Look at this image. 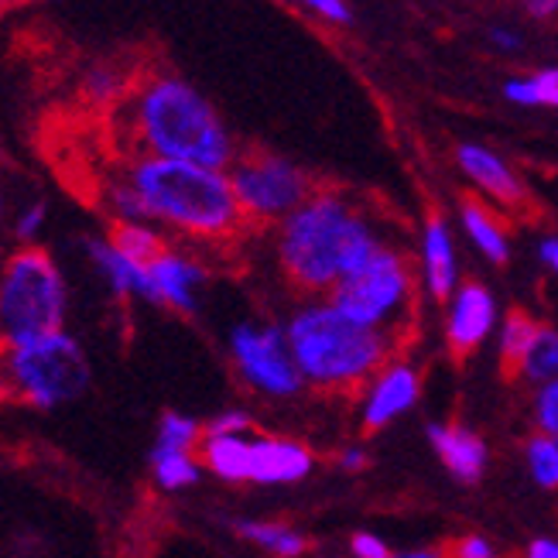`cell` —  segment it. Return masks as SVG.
Here are the masks:
<instances>
[{"mask_svg":"<svg viewBox=\"0 0 558 558\" xmlns=\"http://www.w3.org/2000/svg\"><path fill=\"white\" fill-rule=\"evenodd\" d=\"M446 305V347L456 356H470L480 347L490 343L500 323V305L497 295L483 281H459V288L442 302Z\"/></svg>","mask_w":558,"mask_h":558,"instance_id":"8fae6325","label":"cell"},{"mask_svg":"<svg viewBox=\"0 0 558 558\" xmlns=\"http://www.w3.org/2000/svg\"><path fill=\"white\" fill-rule=\"evenodd\" d=\"M199 463L223 483H251V435H236V439H203Z\"/></svg>","mask_w":558,"mask_h":558,"instance_id":"ffe728a7","label":"cell"},{"mask_svg":"<svg viewBox=\"0 0 558 558\" xmlns=\"http://www.w3.org/2000/svg\"><path fill=\"white\" fill-rule=\"evenodd\" d=\"M0 216H4V192H0Z\"/></svg>","mask_w":558,"mask_h":558,"instance_id":"60d3db41","label":"cell"},{"mask_svg":"<svg viewBox=\"0 0 558 558\" xmlns=\"http://www.w3.org/2000/svg\"><path fill=\"white\" fill-rule=\"evenodd\" d=\"M148 278H151V291H155V305H165L179 315H199L206 284H209V271L196 254L168 244L148 264Z\"/></svg>","mask_w":558,"mask_h":558,"instance_id":"7c38bea8","label":"cell"},{"mask_svg":"<svg viewBox=\"0 0 558 558\" xmlns=\"http://www.w3.org/2000/svg\"><path fill=\"white\" fill-rule=\"evenodd\" d=\"M524 558H558V542L555 538H535V542H527Z\"/></svg>","mask_w":558,"mask_h":558,"instance_id":"74e56055","label":"cell"},{"mask_svg":"<svg viewBox=\"0 0 558 558\" xmlns=\"http://www.w3.org/2000/svg\"><path fill=\"white\" fill-rule=\"evenodd\" d=\"M514 374L521 380H527L531 387H542V384L555 380V374H558V332H555V326H545V323L538 326L535 339H531L527 350L521 353Z\"/></svg>","mask_w":558,"mask_h":558,"instance_id":"44dd1931","label":"cell"},{"mask_svg":"<svg viewBox=\"0 0 558 558\" xmlns=\"http://www.w3.org/2000/svg\"><path fill=\"white\" fill-rule=\"evenodd\" d=\"M0 466H4V449H0Z\"/></svg>","mask_w":558,"mask_h":558,"instance_id":"b9f144b4","label":"cell"},{"mask_svg":"<svg viewBox=\"0 0 558 558\" xmlns=\"http://www.w3.org/2000/svg\"><path fill=\"white\" fill-rule=\"evenodd\" d=\"M504 96L514 107H535V110H548L558 104V69H538L527 72V76H514L504 83Z\"/></svg>","mask_w":558,"mask_h":558,"instance_id":"cb8c5ba5","label":"cell"},{"mask_svg":"<svg viewBox=\"0 0 558 558\" xmlns=\"http://www.w3.org/2000/svg\"><path fill=\"white\" fill-rule=\"evenodd\" d=\"M45 220H48V206L45 203H28L21 213H17V220H14V236L21 240L24 247H32L35 240L41 236L45 230Z\"/></svg>","mask_w":558,"mask_h":558,"instance_id":"4dcf8cb0","label":"cell"},{"mask_svg":"<svg viewBox=\"0 0 558 558\" xmlns=\"http://www.w3.org/2000/svg\"><path fill=\"white\" fill-rule=\"evenodd\" d=\"M535 425L542 435H558V380H548L535 391Z\"/></svg>","mask_w":558,"mask_h":558,"instance_id":"f546056e","label":"cell"},{"mask_svg":"<svg viewBox=\"0 0 558 558\" xmlns=\"http://www.w3.org/2000/svg\"><path fill=\"white\" fill-rule=\"evenodd\" d=\"M446 558H500V548L487 535H463Z\"/></svg>","mask_w":558,"mask_h":558,"instance_id":"1f68e13d","label":"cell"},{"mask_svg":"<svg viewBox=\"0 0 558 558\" xmlns=\"http://www.w3.org/2000/svg\"><path fill=\"white\" fill-rule=\"evenodd\" d=\"M326 299L347 319L401 343L411 323H415V308H418L415 264H411V257L401 247L384 244L363 268L339 281Z\"/></svg>","mask_w":558,"mask_h":558,"instance_id":"52a82bcc","label":"cell"},{"mask_svg":"<svg viewBox=\"0 0 558 558\" xmlns=\"http://www.w3.org/2000/svg\"><path fill=\"white\" fill-rule=\"evenodd\" d=\"M456 161L459 172H463L483 196L494 199L497 206H521L527 199V189L521 182V175L511 168L504 155H497L487 144L466 141L456 148Z\"/></svg>","mask_w":558,"mask_h":558,"instance_id":"9a60e30c","label":"cell"},{"mask_svg":"<svg viewBox=\"0 0 558 558\" xmlns=\"http://www.w3.org/2000/svg\"><path fill=\"white\" fill-rule=\"evenodd\" d=\"M107 240H110L113 251L131 257L134 264H144V268H148V264L168 247V236L151 223H113Z\"/></svg>","mask_w":558,"mask_h":558,"instance_id":"7402d4cb","label":"cell"},{"mask_svg":"<svg viewBox=\"0 0 558 558\" xmlns=\"http://www.w3.org/2000/svg\"><path fill=\"white\" fill-rule=\"evenodd\" d=\"M524 463L531 480L538 483L542 490H555L558 487V439L555 435H531L524 442Z\"/></svg>","mask_w":558,"mask_h":558,"instance_id":"4316f807","label":"cell"},{"mask_svg":"<svg viewBox=\"0 0 558 558\" xmlns=\"http://www.w3.org/2000/svg\"><path fill=\"white\" fill-rule=\"evenodd\" d=\"M535 257L542 264L545 275H555L558 271V236L555 233H545L538 244H535Z\"/></svg>","mask_w":558,"mask_h":558,"instance_id":"d590c367","label":"cell"},{"mask_svg":"<svg viewBox=\"0 0 558 558\" xmlns=\"http://www.w3.org/2000/svg\"><path fill=\"white\" fill-rule=\"evenodd\" d=\"M281 329L302 384L329 395L360 391L401 347L391 336L347 319L329 299L299 302Z\"/></svg>","mask_w":558,"mask_h":558,"instance_id":"7a4b0ae2","label":"cell"},{"mask_svg":"<svg viewBox=\"0 0 558 558\" xmlns=\"http://www.w3.org/2000/svg\"><path fill=\"white\" fill-rule=\"evenodd\" d=\"M128 124L141 155L148 158L189 161L216 172H227L236 158L223 117L196 86L175 76L144 83L131 104Z\"/></svg>","mask_w":558,"mask_h":558,"instance_id":"277c9868","label":"cell"},{"mask_svg":"<svg viewBox=\"0 0 558 558\" xmlns=\"http://www.w3.org/2000/svg\"><path fill=\"white\" fill-rule=\"evenodd\" d=\"M124 179L137 192L148 223L161 233L172 230L196 244H223L244 227L227 172L141 155L128 165Z\"/></svg>","mask_w":558,"mask_h":558,"instance_id":"3957f363","label":"cell"},{"mask_svg":"<svg viewBox=\"0 0 558 558\" xmlns=\"http://www.w3.org/2000/svg\"><path fill=\"white\" fill-rule=\"evenodd\" d=\"M203 473L206 470L199 463V452H151V476L165 494L192 490L203 480Z\"/></svg>","mask_w":558,"mask_h":558,"instance_id":"603a6c76","label":"cell"},{"mask_svg":"<svg viewBox=\"0 0 558 558\" xmlns=\"http://www.w3.org/2000/svg\"><path fill=\"white\" fill-rule=\"evenodd\" d=\"M227 179L240 216L260 227H278L288 213H295L312 196V179L295 161L278 155L233 158Z\"/></svg>","mask_w":558,"mask_h":558,"instance_id":"9c48e42d","label":"cell"},{"mask_svg":"<svg viewBox=\"0 0 558 558\" xmlns=\"http://www.w3.org/2000/svg\"><path fill=\"white\" fill-rule=\"evenodd\" d=\"M227 356L240 384L264 401H295L305 384L288 353L284 329L264 319H240L227 332Z\"/></svg>","mask_w":558,"mask_h":558,"instance_id":"ba28073f","label":"cell"},{"mask_svg":"<svg viewBox=\"0 0 558 558\" xmlns=\"http://www.w3.org/2000/svg\"><path fill=\"white\" fill-rule=\"evenodd\" d=\"M521 8L535 17V21H545L558 11V0H521Z\"/></svg>","mask_w":558,"mask_h":558,"instance_id":"f35d334b","label":"cell"},{"mask_svg":"<svg viewBox=\"0 0 558 558\" xmlns=\"http://www.w3.org/2000/svg\"><path fill=\"white\" fill-rule=\"evenodd\" d=\"M299 4H305L308 11H315L319 17L332 21V24H350L353 21V11L347 0H299Z\"/></svg>","mask_w":558,"mask_h":558,"instance_id":"836d02e7","label":"cell"},{"mask_svg":"<svg viewBox=\"0 0 558 558\" xmlns=\"http://www.w3.org/2000/svg\"><path fill=\"white\" fill-rule=\"evenodd\" d=\"M387 555H391V548L374 531H356L350 538V558H387Z\"/></svg>","mask_w":558,"mask_h":558,"instance_id":"d6a6232c","label":"cell"},{"mask_svg":"<svg viewBox=\"0 0 558 558\" xmlns=\"http://www.w3.org/2000/svg\"><path fill=\"white\" fill-rule=\"evenodd\" d=\"M387 558H446V555L435 548H411V551H391Z\"/></svg>","mask_w":558,"mask_h":558,"instance_id":"ab89813d","label":"cell"},{"mask_svg":"<svg viewBox=\"0 0 558 558\" xmlns=\"http://www.w3.org/2000/svg\"><path fill=\"white\" fill-rule=\"evenodd\" d=\"M233 535L257 545L264 555L271 558H308L312 538L302 527L288 524V521H271V518H236L230 521Z\"/></svg>","mask_w":558,"mask_h":558,"instance_id":"ac0fdd59","label":"cell"},{"mask_svg":"<svg viewBox=\"0 0 558 558\" xmlns=\"http://www.w3.org/2000/svg\"><path fill=\"white\" fill-rule=\"evenodd\" d=\"M315 456L305 442L288 435H251V483L257 487H291L308 480Z\"/></svg>","mask_w":558,"mask_h":558,"instance_id":"5bb4252c","label":"cell"},{"mask_svg":"<svg viewBox=\"0 0 558 558\" xmlns=\"http://www.w3.org/2000/svg\"><path fill=\"white\" fill-rule=\"evenodd\" d=\"M86 254L93 260L96 275L104 278V284L113 291L117 299L128 302H151L155 305V291H151V278L144 264H134L131 257H124L120 251L110 247L107 236H89L86 240Z\"/></svg>","mask_w":558,"mask_h":558,"instance_id":"e0dca14e","label":"cell"},{"mask_svg":"<svg viewBox=\"0 0 558 558\" xmlns=\"http://www.w3.org/2000/svg\"><path fill=\"white\" fill-rule=\"evenodd\" d=\"M384 244L387 236L371 216L332 189H312V196L275 227L278 268L308 299H326Z\"/></svg>","mask_w":558,"mask_h":558,"instance_id":"6da1fadb","label":"cell"},{"mask_svg":"<svg viewBox=\"0 0 558 558\" xmlns=\"http://www.w3.org/2000/svg\"><path fill=\"white\" fill-rule=\"evenodd\" d=\"M490 41H494L497 52H504V56L521 52V45H524V38H521L514 28H504V24H497V28L490 32Z\"/></svg>","mask_w":558,"mask_h":558,"instance_id":"8d00e7d4","label":"cell"},{"mask_svg":"<svg viewBox=\"0 0 558 558\" xmlns=\"http://www.w3.org/2000/svg\"><path fill=\"white\" fill-rule=\"evenodd\" d=\"M428 446L439 456V463L459 483H480L490 466V449L483 435L459 422H432L428 425Z\"/></svg>","mask_w":558,"mask_h":558,"instance_id":"2e32d148","label":"cell"},{"mask_svg":"<svg viewBox=\"0 0 558 558\" xmlns=\"http://www.w3.org/2000/svg\"><path fill=\"white\" fill-rule=\"evenodd\" d=\"M336 466L343 470V473H350V476H360L363 470L371 466V456H367V449L363 446H343L336 452Z\"/></svg>","mask_w":558,"mask_h":558,"instance_id":"e575fe53","label":"cell"},{"mask_svg":"<svg viewBox=\"0 0 558 558\" xmlns=\"http://www.w3.org/2000/svg\"><path fill=\"white\" fill-rule=\"evenodd\" d=\"M332 558H336V555H332Z\"/></svg>","mask_w":558,"mask_h":558,"instance_id":"7bdbcfd3","label":"cell"},{"mask_svg":"<svg viewBox=\"0 0 558 558\" xmlns=\"http://www.w3.org/2000/svg\"><path fill=\"white\" fill-rule=\"evenodd\" d=\"M69 281L45 247H21L0 264V350L62 332Z\"/></svg>","mask_w":558,"mask_h":558,"instance_id":"5b68a950","label":"cell"},{"mask_svg":"<svg viewBox=\"0 0 558 558\" xmlns=\"http://www.w3.org/2000/svg\"><path fill=\"white\" fill-rule=\"evenodd\" d=\"M459 227H463V233L470 236V244L490 264L511 260V233H507L497 209H490L487 203L463 199V206H459Z\"/></svg>","mask_w":558,"mask_h":558,"instance_id":"d6986e66","label":"cell"},{"mask_svg":"<svg viewBox=\"0 0 558 558\" xmlns=\"http://www.w3.org/2000/svg\"><path fill=\"white\" fill-rule=\"evenodd\" d=\"M422 401V371L404 356H391L384 367L360 387V428L384 432L391 428L408 411H415Z\"/></svg>","mask_w":558,"mask_h":558,"instance_id":"30bf717a","label":"cell"},{"mask_svg":"<svg viewBox=\"0 0 558 558\" xmlns=\"http://www.w3.org/2000/svg\"><path fill=\"white\" fill-rule=\"evenodd\" d=\"M107 206L113 213V223H148V216H144V206L137 199V192L128 185L124 175L110 182V189H107Z\"/></svg>","mask_w":558,"mask_h":558,"instance_id":"f1b7e54d","label":"cell"},{"mask_svg":"<svg viewBox=\"0 0 558 558\" xmlns=\"http://www.w3.org/2000/svg\"><path fill=\"white\" fill-rule=\"evenodd\" d=\"M93 384L89 353L69 329L0 350V391L38 411L80 401Z\"/></svg>","mask_w":558,"mask_h":558,"instance_id":"8992f818","label":"cell"},{"mask_svg":"<svg viewBox=\"0 0 558 558\" xmlns=\"http://www.w3.org/2000/svg\"><path fill=\"white\" fill-rule=\"evenodd\" d=\"M538 319H531L527 312L514 308V312H507L504 319L497 323V353H500V363L507 371H514L518 367V360L521 353L527 350V343L535 339L538 332Z\"/></svg>","mask_w":558,"mask_h":558,"instance_id":"484cf974","label":"cell"},{"mask_svg":"<svg viewBox=\"0 0 558 558\" xmlns=\"http://www.w3.org/2000/svg\"><path fill=\"white\" fill-rule=\"evenodd\" d=\"M236 435H254V415L247 408H223L203 422V439H236Z\"/></svg>","mask_w":558,"mask_h":558,"instance_id":"83f0119b","label":"cell"},{"mask_svg":"<svg viewBox=\"0 0 558 558\" xmlns=\"http://www.w3.org/2000/svg\"><path fill=\"white\" fill-rule=\"evenodd\" d=\"M199 446H203V422L196 415H189V411H165L151 452H199Z\"/></svg>","mask_w":558,"mask_h":558,"instance_id":"d4e9b609","label":"cell"},{"mask_svg":"<svg viewBox=\"0 0 558 558\" xmlns=\"http://www.w3.org/2000/svg\"><path fill=\"white\" fill-rule=\"evenodd\" d=\"M418 291L428 295L432 302H446L452 291L463 281L459 271V247L452 227L446 223V216H428L422 236H418Z\"/></svg>","mask_w":558,"mask_h":558,"instance_id":"4fadbf2b","label":"cell"}]
</instances>
